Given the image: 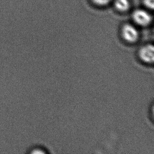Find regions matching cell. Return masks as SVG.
<instances>
[{"instance_id":"4","label":"cell","mask_w":154,"mask_h":154,"mask_svg":"<svg viewBox=\"0 0 154 154\" xmlns=\"http://www.w3.org/2000/svg\"><path fill=\"white\" fill-rule=\"evenodd\" d=\"M115 6L119 11H126L129 8L128 0H115Z\"/></svg>"},{"instance_id":"1","label":"cell","mask_w":154,"mask_h":154,"mask_svg":"<svg viewBox=\"0 0 154 154\" xmlns=\"http://www.w3.org/2000/svg\"><path fill=\"white\" fill-rule=\"evenodd\" d=\"M122 35L125 41L129 43H133L138 39L139 33L133 25L126 24L122 27Z\"/></svg>"},{"instance_id":"6","label":"cell","mask_w":154,"mask_h":154,"mask_svg":"<svg viewBox=\"0 0 154 154\" xmlns=\"http://www.w3.org/2000/svg\"><path fill=\"white\" fill-rule=\"evenodd\" d=\"M144 3L148 8H154V0H144Z\"/></svg>"},{"instance_id":"5","label":"cell","mask_w":154,"mask_h":154,"mask_svg":"<svg viewBox=\"0 0 154 154\" xmlns=\"http://www.w3.org/2000/svg\"><path fill=\"white\" fill-rule=\"evenodd\" d=\"M93 1L98 5H105L111 1V0H93Z\"/></svg>"},{"instance_id":"2","label":"cell","mask_w":154,"mask_h":154,"mask_svg":"<svg viewBox=\"0 0 154 154\" xmlns=\"http://www.w3.org/2000/svg\"><path fill=\"white\" fill-rule=\"evenodd\" d=\"M154 46L152 44H148L140 48L138 56L142 62L147 64H151L154 62Z\"/></svg>"},{"instance_id":"3","label":"cell","mask_w":154,"mask_h":154,"mask_svg":"<svg viewBox=\"0 0 154 154\" xmlns=\"http://www.w3.org/2000/svg\"><path fill=\"white\" fill-rule=\"evenodd\" d=\"M133 19L138 25L146 26L152 20V16L144 10H136L133 13Z\"/></svg>"},{"instance_id":"7","label":"cell","mask_w":154,"mask_h":154,"mask_svg":"<svg viewBox=\"0 0 154 154\" xmlns=\"http://www.w3.org/2000/svg\"><path fill=\"white\" fill-rule=\"evenodd\" d=\"M32 153H35V154H36V153H44V150H42L41 149H38V148H35V149H33V152H32Z\"/></svg>"}]
</instances>
